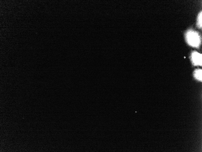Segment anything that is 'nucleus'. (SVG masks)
Wrapping results in <instances>:
<instances>
[{"instance_id": "nucleus-4", "label": "nucleus", "mask_w": 202, "mask_h": 152, "mask_svg": "<svg viewBox=\"0 0 202 152\" xmlns=\"http://www.w3.org/2000/svg\"><path fill=\"white\" fill-rule=\"evenodd\" d=\"M202 11L199 14L198 17L197 26L199 28H201L202 26Z\"/></svg>"}, {"instance_id": "nucleus-2", "label": "nucleus", "mask_w": 202, "mask_h": 152, "mask_svg": "<svg viewBox=\"0 0 202 152\" xmlns=\"http://www.w3.org/2000/svg\"><path fill=\"white\" fill-rule=\"evenodd\" d=\"M191 60L194 65L202 66V55L201 54L196 51H193L191 54Z\"/></svg>"}, {"instance_id": "nucleus-1", "label": "nucleus", "mask_w": 202, "mask_h": 152, "mask_svg": "<svg viewBox=\"0 0 202 152\" xmlns=\"http://www.w3.org/2000/svg\"><path fill=\"white\" fill-rule=\"evenodd\" d=\"M186 40L188 44L194 48H198L200 45L201 39L198 33L192 30L188 31L186 34Z\"/></svg>"}, {"instance_id": "nucleus-3", "label": "nucleus", "mask_w": 202, "mask_h": 152, "mask_svg": "<svg viewBox=\"0 0 202 152\" xmlns=\"http://www.w3.org/2000/svg\"><path fill=\"white\" fill-rule=\"evenodd\" d=\"M194 76L197 80L202 81V71L201 69H198L195 70L194 72Z\"/></svg>"}]
</instances>
